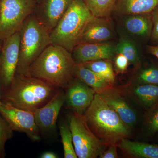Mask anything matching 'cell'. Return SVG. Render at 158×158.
I'll return each mask as SVG.
<instances>
[{
	"mask_svg": "<svg viewBox=\"0 0 158 158\" xmlns=\"http://www.w3.org/2000/svg\"><path fill=\"white\" fill-rule=\"evenodd\" d=\"M133 76L131 83L138 85H158V67L151 66L142 69L140 67Z\"/></svg>",
	"mask_w": 158,
	"mask_h": 158,
	"instance_id": "24",
	"label": "cell"
},
{
	"mask_svg": "<svg viewBox=\"0 0 158 158\" xmlns=\"http://www.w3.org/2000/svg\"><path fill=\"white\" fill-rule=\"evenodd\" d=\"M59 89L40 79L16 73L11 85L1 93V100L34 112L47 103Z\"/></svg>",
	"mask_w": 158,
	"mask_h": 158,
	"instance_id": "2",
	"label": "cell"
},
{
	"mask_svg": "<svg viewBox=\"0 0 158 158\" xmlns=\"http://www.w3.org/2000/svg\"><path fill=\"white\" fill-rule=\"evenodd\" d=\"M64 106L72 112L84 115L93 101L96 92L78 79L74 78L65 89Z\"/></svg>",
	"mask_w": 158,
	"mask_h": 158,
	"instance_id": "13",
	"label": "cell"
},
{
	"mask_svg": "<svg viewBox=\"0 0 158 158\" xmlns=\"http://www.w3.org/2000/svg\"><path fill=\"white\" fill-rule=\"evenodd\" d=\"M37 5L34 0H0V40L19 31L26 19L34 13Z\"/></svg>",
	"mask_w": 158,
	"mask_h": 158,
	"instance_id": "7",
	"label": "cell"
},
{
	"mask_svg": "<svg viewBox=\"0 0 158 158\" xmlns=\"http://www.w3.org/2000/svg\"><path fill=\"white\" fill-rule=\"evenodd\" d=\"M94 17L84 0H73L50 32L51 44L61 46L71 52L81 42L85 29Z\"/></svg>",
	"mask_w": 158,
	"mask_h": 158,
	"instance_id": "4",
	"label": "cell"
},
{
	"mask_svg": "<svg viewBox=\"0 0 158 158\" xmlns=\"http://www.w3.org/2000/svg\"><path fill=\"white\" fill-rule=\"evenodd\" d=\"M118 17L117 29L119 36L128 37L138 43L150 38L152 29L151 13Z\"/></svg>",
	"mask_w": 158,
	"mask_h": 158,
	"instance_id": "11",
	"label": "cell"
},
{
	"mask_svg": "<svg viewBox=\"0 0 158 158\" xmlns=\"http://www.w3.org/2000/svg\"><path fill=\"white\" fill-rule=\"evenodd\" d=\"M76 64L100 59H114L116 55V44L112 42L92 43H80L71 52Z\"/></svg>",
	"mask_w": 158,
	"mask_h": 158,
	"instance_id": "14",
	"label": "cell"
},
{
	"mask_svg": "<svg viewBox=\"0 0 158 158\" xmlns=\"http://www.w3.org/2000/svg\"><path fill=\"white\" fill-rule=\"evenodd\" d=\"M116 36L115 26L111 17H94L85 29L80 43L109 42Z\"/></svg>",
	"mask_w": 158,
	"mask_h": 158,
	"instance_id": "16",
	"label": "cell"
},
{
	"mask_svg": "<svg viewBox=\"0 0 158 158\" xmlns=\"http://www.w3.org/2000/svg\"><path fill=\"white\" fill-rule=\"evenodd\" d=\"M86 68L89 69L113 85L115 81V74L112 60L100 59L83 63Z\"/></svg>",
	"mask_w": 158,
	"mask_h": 158,
	"instance_id": "22",
	"label": "cell"
},
{
	"mask_svg": "<svg viewBox=\"0 0 158 158\" xmlns=\"http://www.w3.org/2000/svg\"><path fill=\"white\" fill-rule=\"evenodd\" d=\"M65 99V90L60 88L47 103L34 112L41 135L51 134L56 131L57 119Z\"/></svg>",
	"mask_w": 158,
	"mask_h": 158,
	"instance_id": "12",
	"label": "cell"
},
{
	"mask_svg": "<svg viewBox=\"0 0 158 158\" xmlns=\"http://www.w3.org/2000/svg\"><path fill=\"white\" fill-rule=\"evenodd\" d=\"M84 116L90 130L106 146L117 145L123 139L131 136V129L98 93L95 94Z\"/></svg>",
	"mask_w": 158,
	"mask_h": 158,
	"instance_id": "3",
	"label": "cell"
},
{
	"mask_svg": "<svg viewBox=\"0 0 158 158\" xmlns=\"http://www.w3.org/2000/svg\"><path fill=\"white\" fill-rule=\"evenodd\" d=\"M98 93L131 129L136 126L138 120V113L123 88L112 86Z\"/></svg>",
	"mask_w": 158,
	"mask_h": 158,
	"instance_id": "10",
	"label": "cell"
},
{
	"mask_svg": "<svg viewBox=\"0 0 158 158\" xmlns=\"http://www.w3.org/2000/svg\"><path fill=\"white\" fill-rule=\"evenodd\" d=\"M19 32V59L16 73L28 76L31 65L51 44L50 33L34 14L26 19Z\"/></svg>",
	"mask_w": 158,
	"mask_h": 158,
	"instance_id": "5",
	"label": "cell"
},
{
	"mask_svg": "<svg viewBox=\"0 0 158 158\" xmlns=\"http://www.w3.org/2000/svg\"><path fill=\"white\" fill-rule=\"evenodd\" d=\"M59 130L63 146L64 157L77 158L73 142L72 135L67 121H62L59 124Z\"/></svg>",
	"mask_w": 158,
	"mask_h": 158,
	"instance_id": "25",
	"label": "cell"
},
{
	"mask_svg": "<svg viewBox=\"0 0 158 158\" xmlns=\"http://www.w3.org/2000/svg\"><path fill=\"white\" fill-rule=\"evenodd\" d=\"M114 65L116 71L119 73H123L127 70L129 64L128 60L123 54H116L114 58Z\"/></svg>",
	"mask_w": 158,
	"mask_h": 158,
	"instance_id": "28",
	"label": "cell"
},
{
	"mask_svg": "<svg viewBox=\"0 0 158 158\" xmlns=\"http://www.w3.org/2000/svg\"><path fill=\"white\" fill-rule=\"evenodd\" d=\"M158 5V0H117L113 13L118 16L149 14Z\"/></svg>",
	"mask_w": 158,
	"mask_h": 158,
	"instance_id": "18",
	"label": "cell"
},
{
	"mask_svg": "<svg viewBox=\"0 0 158 158\" xmlns=\"http://www.w3.org/2000/svg\"><path fill=\"white\" fill-rule=\"evenodd\" d=\"M14 131L0 113V158L6 157L5 146L7 141L13 138Z\"/></svg>",
	"mask_w": 158,
	"mask_h": 158,
	"instance_id": "26",
	"label": "cell"
},
{
	"mask_svg": "<svg viewBox=\"0 0 158 158\" xmlns=\"http://www.w3.org/2000/svg\"><path fill=\"white\" fill-rule=\"evenodd\" d=\"M123 89L131 99L146 112L158 104V85L130 83Z\"/></svg>",
	"mask_w": 158,
	"mask_h": 158,
	"instance_id": "17",
	"label": "cell"
},
{
	"mask_svg": "<svg viewBox=\"0 0 158 158\" xmlns=\"http://www.w3.org/2000/svg\"><path fill=\"white\" fill-rule=\"evenodd\" d=\"M67 122L77 158L99 156L106 146L90 130L84 115L72 112L67 116Z\"/></svg>",
	"mask_w": 158,
	"mask_h": 158,
	"instance_id": "6",
	"label": "cell"
},
{
	"mask_svg": "<svg viewBox=\"0 0 158 158\" xmlns=\"http://www.w3.org/2000/svg\"><path fill=\"white\" fill-rule=\"evenodd\" d=\"M75 65L71 52L61 46L51 44L31 65L28 76L65 90L74 78Z\"/></svg>",
	"mask_w": 158,
	"mask_h": 158,
	"instance_id": "1",
	"label": "cell"
},
{
	"mask_svg": "<svg viewBox=\"0 0 158 158\" xmlns=\"http://www.w3.org/2000/svg\"><path fill=\"white\" fill-rule=\"evenodd\" d=\"M152 21V29L151 39L158 44V5L151 12Z\"/></svg>",
	"mask_w": 158,
	"mask_h": 158,
	"instance_id": "29",
	"label": "cell"
},
{
	"mask_svg": "<svg viewBox=\"0 0 158 158\" xmlns=\"http://www.w3.org/2000/svg\"><path fill=\"white\" fill-rule=\"evenodd\" d=\"M0 113L14 131L25 134L31 141H40L41 134L36 123L34 112L3 103L0 106Z\"/></svg>",
	"mask_w": 158,
	"mask_h": 158,
	"instance_id": "8",
	"label": "cell"
},
{
	"mask_svg": "<svg viewBox=\"0 0 158 158\" xmlns=\"http://www.w3.org/2000/svg\"><path fill=\"white\" fill-rule=\"evenodd\" d=\"M3 103L2 102V100H1V87H0V106Z\"/></svg>",
	"mask_w": 158,
	"mask_h": 158,
	"instance_id": "33",
	"label": "cell"
},
{
	"mask_svg": "<svg viewBox=\"0 0 158 158\" xmlns=\"http://www.w3.org/2000/svg\"><path fill=\"white\" fill-rule=\"evenodd\" d=\"M3 41L0 55L1 93L9 88L16 74L19 59V31Z\"/></svg>",
	"mask_w": 158,
	"mask_h": 158,
	"instance_id": "9",
	"label": "cell"
},
{
	"mask_svg": "<svg viewBox=\"0 0 158 158\" xmlns=\"http://www.w3.org/2000/svg\"><path fill=\"white\" fill-rule=\"evenodd\" d=\"M73 0H41L33 13L49 31L56 26Z\"/></svg>",
	"mask_w": 158,
	"mask_h": 158,
	"instance_id": "15",
	"label": "cell"
},
{
	"mask_svg": "<svg viewBox=\"0 0 158 158\" xmlns=\"http://www.w3.org/2000/svg\"><path fill=\"white\" fill-rule=\"evenodd\" d=\"M117 147L130 157L158 158V144H148L123 139Z\"/></svg>",
	"mask_w": 158,
	"mask_h": 158,
	"instance_id": "19",
	"label": "cell"
},
{
	"mask_svg": "<svg viewBox=\"0 0 158 158\" xmlns=\"http://www.w3.org/2000/svg\"><path fill=\"white\" fill-rule=\"evenodd\" d=\"M41 158H58L56 154L50 152H48L42 154V155L40 156Z\"/></svg>",
	"mask_w": 158,
	"mask_h": 158,
	"instance_id": "32",
	"label": "cell"
},
{
	"mask_svg": "<svg viewBox=\"0 0 158 158\" xmlns=\"http://www.w3.org/2000/svg\"><path fill=\"white\" fill-rule=\"evenodd\" d=\"M147 51L150 54L155 56L158 59V44L155 45H148Z\"/></svg>",
	"mask_w": 158,
	"mask_h": 158,
	"instance_id": "31",
	"label": "cell"
},
{
	"mask_svg": "<svg viewBox=\"0 0 158 158\" xmlns=\"http://www.w3.org/2000/svg\"><path fill=\"white\" fill-rule=\"evenodd\" d=\"M73 77L92 88L96 93L113 86L103 78L81 64H76L73 69Z\"/></svg>",
	"mask_w": 158,
	"mask_h": 158,
	"instance_id": "20",
	"label": "cell"
},
{
	"mask_svg": "<svg viewBox=\"0 0 158 158\" xmlns=\"http://www.w3.org/2000/svg\"><path fill=\"white\" fill-rule=\"evenodd\" d=\"M116 54H123L129 62L136 68L140 67L141 54L139 43L128 37L119 36L116 44Z\"/></svg>",
	"mask_w": 158,
	"mask_h": 158,
	"instance_id": "21",
	"label": "cell"
},
{
	"mask_svg": "<svg viewBox=\"0 0 158 158\" xmlns=\"http://www.w3.org/2000/svg\"><path fill=\"white\" fill-rule=\"evenodd\" d=\"M117 0H84L85 5L95 17H110Z\"/></svg>",
	"mask_w": 158,
	"mask_h": 158,
	"instance_id": "23",
	"label": "cell"
},
{
	"mask_svg": "<svg viewBox=\"0 0 158 158\" xmlns=\"http://www.w3.org/2000/svg\"><path fill=\"white\" fill-rule=\"evenodd\" d=\"M34 1H36V2H37V3H39L41 1V0H34Z\"/></svg>",
	"mask_w": 158,
	"mask_h": 158,
	"instance_id": "34",
	"label": "cell"
},
{
	"mask_svg": "<svg viewBox=\"0 0 158 158\" xmlns=\"http://www.w3.org/2000/svg\"><path fill=\"white\" fill-rule=\"evenodd\" d=\"M147 135L153 136L158 132V104L146 112L144 122Z\"/></svg>",
	"mask_w": 158,
	"mask_h": 158,
	"instance_id": "27",
	"label": "cell"
},
{
	"mask_svg": "<svg viewBox=\"0 0 158 158\" xmlns=\"http://www.w3.org/2000/svg\"><path fill=\"white\" fill-rule=\"evenodd\" d=\"M117 144H113L109 146L106 150H104L99 156L100 158H118L117 152Z\"/></svg>",
	"mask_w": 158,
	"mask_h": 158,
	"instance_id": "30",
	"label": "cell"
}]
</instances>
